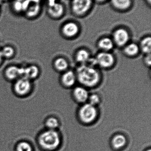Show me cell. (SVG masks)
I'll return each mask as SVG.
<instances>
[{
  "label": "cell",
  "instance_id": "6da1fadb",
  "mask_svg": "<svg viewBox=\"0 0 151 151\" xmlns=\"http://www.w3.org/2000/svg\"><path fill=\"white\" fill-rule=\"evenodd\" d=\"M76 77L81 84L89 87L95 86L100 80L97 70L94 67L85 65L78 68Z\"/></svg>",
  "mask_w": 151,
  "mask_h": 151
},
{
  "label": "cell",
  "instance_id": "7a4b0ae2",
  "mask_svg": "<svg viewBox=\"0 0 151 151\" xmlns=\"http://www.w3.org/2000/svg\"><path fill=\"white\" fill-rule=\"evenodd\" d=\"M61 140L59 133L55 130H48L43 133L39 137L41 146L48 151L56 150L60 144Z\"/></svg>",
  "mask_w": 151,
  "mask_h": 151
},
{
  "label": "cell",
  "instance_id": "3957f363",
  "mask_svg": "<svg viewBox=\"0 0 151 151\" xmlns=\"http://www.w3.org/2000/svg\"><path fill=\"white\" fill-rule=\"evenodd\" d=\"M97 114V110L95 106L89 103L82 106L79 112L81 121L87 124L93 122L96 118Z\"/></svg>",
  "mask_w": 151,
  "mask_h": 151
},
{
  "label": "cell",
  "instance_id": "277c9868",
  "mask_svg": "<svg viewBox=\"0 0 151 151\" xmlns=\"http://www.w3.org/2000/svg\"><path fill=\"white\" fill-rule=\"evenodd\" d=\"M32 89L31 80L25 77H20L15 81L13 86L14 92L18 96H22L30 93Z\"/></svg>",
  "mask_w": 151,
  "mask_h": 151
},
{
  "label": "cell",
  "instance_id": "5b68a950",
  "mask_svg": "<svg viewBox=\"0 0 151 151\" xmlns=\"http://www.w3.org/2000/svg\"><path fill=\"white\" fill-rule=\"evenodd\" d=\"M91 5V0H72V9L75 15L81 16L88 11Z\"/></svg>",
  "mask_w": 151,
  "mask_h": 151
},
{
  "label": "cell",
  "instance_id": "8992f818",
  "mask_svg": "<svg viewBox=\"0 0 151 151\" xmlns=\"http://www.w3.org/2000/svg\"><path fill=\"white\" fill-rule=\"evenodd\" d=\"M97 63L101 67L108 68L114 63V58L112 55L107 52H103L98 54L96 58Z\"/></svg>",
  "mask_w": 151,
  "mask_h": 151
},
{
  "label": "cell",
  "instance_id": "52a82bcc",
  "mask_svg": "<svg viewBox=\"0 0 151 151\" xmlns=\"http://www.w3.org/2000/svg\"><path fill=\"white\" fill-rule=\"evenodd\" d=\"M113 38L114 42L118 46H124L129 40V34L126 29L119 28L113 33Z\"/></svg>",
  "mask_w": 151,
  "mask_h": 151
},
{
  "label": "cell",
  "instance_id": "ba28073f",
  "mask_svg": "<svg viewBox=\"0 0 151 151\" xmlns=\"http://www.w3.org/2000/svg\"><path fill=\"white\" fill-rule=\"evenodd\" d=\"M4 75L8 80L16 81L23 76V67H18L16 65L9 66L5 70Z\"/></svg>",
  "mask_w": 151,
  "mask_h": 151
},
{
  "label": "cell",
  "instance_id": "9c48e42d",
  "mask_svg": "<svg viewBox=\"0 0 151 151\" xmlns=\"http://www.w3.org/2000/svg\"><path fill=\"white\" fill-rule=\"evenodd\" d=\"M41 10V6L40 4L30 3L24 12L26 17L33 19L39 15Z\"/></svg>",
  "mask_w": 151,
  "mask_h": 151
},
{
  "label": "cell",
  "instance_id": "30bf717a",
  "mask_svg": "<svg viewBox=\"0 0 151 151\" xmlns=\"http://www.w3.org/2000/svg\"><path fill=\"white\" fill-rule=\"evenodd\" d=\"M79 27L74 22H68L65 24L62 28V32L64 35L67 37H73L79 32Z\"/></svg>",
  "mask_w": 151,
  "mask_h": 151
},
{
  "label": "cell",
  "instance_id": "8fae6325",
  "mask_svg": "<svg viewBox=\"0 0 151 151\" xmlns=\"http://www.w3.org/2000/svg\"><path fill=\"white\" fill-rule=\"evenodd\" d=\"M40 74V70L38 66L35 65H29L23 67V76L28 80L35 79Z\"/></svg>",
  "mask_w": 151,
  "mask_h": 151
},
{
  "label": "cell",
  "instance_id": "7c38bea8",
  "mask_svg": "<svg viewBox=\"0 0 151 151\" xmlns=\"http://www.w3.org/2000/svg\"><path fill=\"white\" fill-rule=\"evenodd\" d=\"M64 9L63 4L57 2L50 6H48V13L53 18H58L64 14Z\"/></svg>",
  "mask_w": 151,
  "mask_h": 151
},
{
  "label": "cell",
  "instance_id": "4fadbf2b",
  "mask_svg": "<svg viewBox=\"0 0 151 151\" xmlns=\"http://www.w3.org/2000/svg\"><path fill=\"white\" fill-rule=\"evenodd\" d=\"M127 140L126 137L121 134H118L113 137L111 145L115 150H119L125 147L126 145Z\"/></svg>",
  "mask_w": 151,
  "mask_h": 151
},
{
  "label": "cell",
  "instance_id": "5bb4252c",
  "mask_svg": "<svg viewBox=\"0 0 151 151\" xmlns=\"http://www.w3.org/2000/svg\"><path fill=\"white\" fill-rule=\"evenodd\" d=\"M74 95L77 101L84 103L88 99V91L82 87H77L74 91Z\"/></svg>",
  "mask_w": 151,
  "mask_h": 151
},
{
  "label": "cell",
  "instance_id": "9a60e30c",
  "mask_svg": "<svg viewBox=\"0 0 151 151\" xmlns=\"http://www.w3.org/2000/svg\"><path fill=\"white\" fill-rule=\"evenodd\" d=\"M75 74L71 71L65 73L62 76V81L63 84L66 87H71L74 85L76 80Z\"/></svg>",
  "mask_w": 151,
  "mask_h": 151
},
{
  "label": "cell",
  "instance_id": "2e32d148",
  "mask_svg": "<svg viewBox=\"0 0 151 151\" xmlns=\"http://www.w3.org/2000/svg\"><path fill=\"white\" fill-rule=\"evenodd\" d=\"M112 5L114 8L119 10L128 9L131 4V0H111Z\"/></svg>",
  "mask_w": 151,
  "mask_h": 151
},
{
  "label": "cell",
  "instance_id": "e0dca14e",
  "mask_svg": "<svg viewBox=\"0 0 151 151\" xmlns=\"http://www.w3.org/2000/svg\"><path fill=\"white\" fill-rule=\"evenodd\" d=\"M98 46L105 51H108L113 48V43L110 38L105 37L101 39L98 42Z\"/></svg>",
  "mask_w": 151,
  "mask_h": 151
},
{
  "label": "cell",
  "instance_id": "ac0fdd59",
  "mask_svg": "<svg viewBox=\"0 0 151 151\" xmlns=\"http://www.w3.org/2000/svg\"><path fill=\"white\" fill-rule=\"evenodd\" d=\"M76 58L79 63L85 64L90 59V55L88 52L85 50H81L77 52Z\"/></svg>",
  "mask_w": 151,
  "mask_h": 151
},
{
  "label": "cell",
  "instance_id": "d6986e66",
  "mask_svg": "<svg viewBox=\"0 0 151 151\" xmlns=\"http://www.w3.org/2000/svg\"><path fill=\"white\" fill-rule=\"evenodd\" d=\"M54 66L58 70L63 71L67 69L68 67V63L64 58H59L55 60Z\"/></svg>",
  "mask_w": 151,
  "mask_h": 151
},
{
  "label": "cell",
  "instance_id": "ffe728a7",
  "mask_svg": "<svg viewBox=\"0 0 151 151\" xmlns=\"http://www.w3.org/2000/svg\"><path fill=\"white\" fill-rule=\"evenodd\" d=\"M141 49L145 54H150L151 48V37H146L142 40L141 44Z\"/></svg>",
  "mask_w": 151,
  "mask_h": 151
},
{
  "label": "cell",
  "instance_id": "44dd1931",
  "mask_svg": "<svg viewBox=\"0 0 151 151\" xmlns=\"http://www.w3.org/2000/svg\"><path fill=\"white\" fill-rule=\"evenodd\" d=\"M139 50L138 46L134 43L129 44L125 49V52L126 54L131 56L136 55L139 52Z\"/></svg>",
  "mask_w": 151,
  "mask_h": 151
},
{
  "label": "cell",
  "instance_id": "7402d4cb",
  "mask_svg": "<svg viewBox=\"0 0 151 151\" xmlns=\"http://www.w3.org/2000/svg\"><path fill=\"white\" fill-rule=\"evenodd\" d=\"M45 124L48 129L55 130L59 127V122L56 118L53 117H50L46 121Z\"/></svg>",
  "mask_w": 151,
  "mask_h": 151
},
{
  "label": "cell",
  "instance_id": "603a6c76",
  "mask_svg": "<svg viewBox=\"0 0 151 151\" xmlns=\"http://www.w3.org/2000/svg\"><path fill=\"white\" fill-rule=\"evenodd\" d=\"M3 58H10L14 56L15 50L11 46H5L1 50Z\"/></svg>",
  "mask_w": 151,
  "mask_h": 151
},
{
  "label": "cell",
  "instance_id": "cb8c5ba5",
  "mask_svg": "<svg viewBox=\"0 0 151 151\" xmlns=\"http://www.w3.org/2000/svg\"><path fill=\"white\" fill-rule=\"evenodd\" d=\"M25 1V0H24ZM24 1H18V0H15L12 4V9L13 10L16 12H24V8H23V2Z\"/></svg>",
  "mask_w": 151,
  "mask_h": 151
},
{
  "label": "cell",
  "instance_id": "d4e9b609",
  "mask_svg": "<svg viewBox=\"0 0 151 151\" xmlns=\"http://www.w3.org/2000/svg\"><path fill=\"white\" fill-rule=\"evenodd\" d=\"M17 151H33L31 145L26 142H21L17 146Z\"/></svg>",
  "mask_w": 151,
  "mask_h": 151
},
{
  "label": "cell",
  "instance_id": "484cf974",
  "mask_svg": "<svg viewBox=\"0 0 151 151\" xmlns=\"http://www.w3.org/2000/svg\"><path fill=\"white\" fill-rule=\"evenodd\" d=\"M88 99H89V104L93 106L98 104L100 102V98L96 94H93L89 97Z\"/></svg>",
  "mask_w": 151,
  "mask_h": 151
},
{
  "label": "cell",
  "instance_id": "4316f807",
  "mask_svg": "<svg viewBox=\"0 0 151 151\" xmlns=\"http://www.w3.org/2000/svg\"><path fill=\"white\" fill-rule=\"evenodd\" d=\"M148 56L146 57V59H145V62L147 63V65H151V56L150 54L148 55Z\"/></svg>",
  "mask_w": 151,
  "mask_h": 151
},
{
  "label": "cell",
  "instance_id": "83f0119b",
  "mask_svg": "<svg viewBox=\"0 0 151 151\" xmlns=\"http://www.w3.org/2000/svg\"><path fill=\"white\" fill-rule=\"evenodd\" d=\"M57 0H48V6H51L57 2Z\"/></svg>",
  "mask_w": 151,
  "mask_h": 151
},
{
  "label": "cell",
  "instance_id": "f1b7e54d",
  "mask_svg": "<svg viewBox=\"0 0 151 151\" xmlns=\"http://www.w3.org/2000/svg\"><path fill=\"white\" fill-rule=\"evenodd\" d=\"M30 3H35L40 4L42 0H28Z\"/></svg>",
  "mask_w": 151,
  "mask_h": 151
},
{
  "label": "cell",
  "instance_id": "f546056e",
  "mask_svg": "<svg viewBox=\"0 0 151 151\" xmlns=\"http://www.w3.org/2000/svg\"><path fill=\"white\" fill-rule=\"evenodd\" d=\"M3 57L1 52V50H0V65L1 64L3 60Z\"/></svg>",
  "mask_w": 151,
  "mask_h": 151
},
{
  "label": "cell",
  "instance_id": "4dcf8cb0",
  "mask_svg": "<svg viewBox=\"0 0 151 151\" xmlns=\"http://www.w3.org/2000/svg\"><path fill=\"white\" fill-rule=\"evenodd\" d=\"M96 1L99 2H103L105 1H106V0H96Z\"/></svg>",
  "mask_w": 151,
  "mask_h": 151
},
{
  "label": "cell",
  "instance_id": "1f68e13d",
  "mask_svg": "<svg viewBox=\"0 0 151 151\" xmlns=\"http://www.w3.org/2000/svg\"><path fill=\"white\" fill-rule=\"evenodd\" d=\"M147 1L149 3V4H150L151 0H147Z\"/></svg>",
  "mask_w": 151,
  "mask_h": 151
},
{
  "label": "cell",
  "instance_id": "d6a6232c",
  "mask_svg": "<svg viewBox=\"0 0 151 151\" xmlns=\"http://www.w3.org/2000/svg\"><path fill=\"white\" fill-rule=\"evenodd\" d=\"M146 151H151V149H148V150H147Z\"/></svg>",
  "mask_w": 151,
  "mask_h": 151
},
{
  "label": "cell",
  "instance_id": "836d02e7",
  "mask_svg": "<svg viewBox=\"0 0 151 151\" xmlns=\"http://www.w3.org/2000/svg\"><path fill=\"white\" fill-rule=\"evenodd\" d=\"M1 1H9V0H1Z\"/></svg>",
  "mask_w": 151,
  "mask_h": 151
}]
</instances>
